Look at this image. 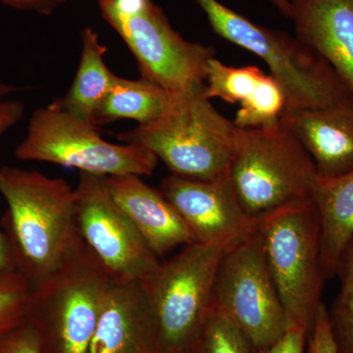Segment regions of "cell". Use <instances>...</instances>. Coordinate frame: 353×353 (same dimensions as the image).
<instances>
[{
  "label": "cell",
  "instance_id": "obj_1",
  "mask_svg": "<svg viewBox=\"0 0 353 353\" xmlns=\"http://www.w3.org/2000/svg\"><path fill=\"white\" fill-rule=\"evenodd\" d=\"M0 194L7 203L0 225L14 267L32 288L83 243L77 224L75 189L64 179L0 166Z\"/></svg>",
  "mask_w": 353,
  "mask_h": 353
},
{
  "label": "cell",
  "instance_id": "obj_2",
  "mask_svg": "<svg viewBox=\"0 0 353 353\" xmlns=\"http://www.w3.org/2000/svg\"><path fill=\"white\" fill-rule=\"evenodd\" d=\"M238 127L216 110L204 83L171 92L163 114L150 124L118 134L148 148L173 175L211 181L229 175Z\"/></svg>",
  "mask_w": 353,
  "mask_h": 353
},
{
  "label": "cell",
  "instance_id": "obj_3",
  "mask_svg": "<svg viewBox=\"0 0 353 353\" xmlns=\"http://www.w3.org/2000/svg\"><path fill=\"white\" fill-rule=\"evenodd\" d=\"M229 178L241 206L255 219L312 199L320 181L312 159L282 119L269 127L238 128Z\"/></svg>",
  "mask_w": 353,
  "mask_h": 353
},
{
  "label": "cell",
  "instance_id": "obj_4",
  "mask_svg": "<svg viewBox=\"0 0 353 353\" xmlns=\"http://www.w3.org/2000/svg\"><path fill=\"white\" fill-rule=\"evenodd\" d=\"M196 1L218 36L267 64L284 90V112L328 108L353 97L332 67L299 39L262 27L218 0Z\"/></svg>",
  "mask_w": 353,
  "mask_h": 353
},
{
  "label": "cell",
  "instance_id": "obj_5",
  "mask_svg": "<svg viewBox=\"0 0 353 353\" xmlns=\"http://www.w3.org/2000/svg\"><path fill=\"white\" fill-rule=\"evenodd\" d=\"M114 278L85 243L32 288L27 323L43 353H88Z\"/></svg>",
  "mask_w": 353,
  "mask_h": 353
},
{
  "label": "cell",
  "instance_id": "obj_6",
  "mask_svg": "<svg viewBox=\"0 0 353 353\" xmlns=\"http://www.w3.org/2000/svg\"><path fill=\"white\" fill-rule=\"evenodd\" d=\"M265 259L290 326L310 332L326 278L320 260V220L312 199L259 218Z\"/></svg>",
  "mask_w": 353,
  "mask_h": 353
},
{
  "label": "cell",
  "instance_id": "obj_7",
  "mask_svg": "<svg viewBox=\"0 0 353 353\" xmlns=\"http://www.w3.org/2000/svg\"><path fill=\"white\" fill-rule=\"evenodd\" d=\"M101 16L122 38L141 79L168 92L204 83L210 46L187 41L152 0H97Z\"/></svg>",
  "mask_w": 353,
  "mask_h": 353
},
{
  "label": "cell",
  "instance_id": "obj_8",
  "mask_svg": "<svg viewBox=\"0 0 353 353\" xmlns=\"http://www.w3.org/2000/svg\"><path fill=\"white\" fill-rule=\"evenodd\" d=\"M14 154L21 161L48 162L104 176H150L158 163L148 148L109 143L97 127L53 103L34 111Z\"/></svg>",
  "mask_w": 353,
  "mask_h": 353
},
{
  "label": "cell",
  "instance_id": "obj_9",
  "mask_svg": "<svg viewBox=\"0 0 353 353\" xmlns=\"http://www.w3.org/2000/svg\"><path fill=\"white\" fill-rule=\"evenodd\" d=\"M240 241L185 245L174 256L160 261L155 271L143 282L164 350H187L190 347L212 307L221 262Z\"/></svg>",
  "mask_w": 353,
  "mask_h": 353
},
{
  "label": "cell",
  "instance_id": "obj_10",
  "mask_svg": "<svg viewBox=\"0 0 353 353\" xmlns=\"http://www.w3.org/2000/svg\"><path fill=\"white\" fill-rule=\"evenodd\" d=\"M212 305L259 352L273 345L290 328L257 230L234 245L221 262Z\"/></svg>",
  "mask_w": 353,
  "mask_h": 353
},
{
  "label": "cell",
  "instance_id": "obj_11",
  "mask_svg": "<svg viewBox=\"0 0 353 353\" xmlns=\"http://www.w3.org/2000/svg\"><path fill=\"white\" fill-rule=\"evenodd\" d=\"M75 192L77 224L83 243L114 279L145 282L160 260L114 201L105 176L81 172Z\"/></svg>",
  "mask_w": 353,
  "mask_h": 353
},
{
  "label": "cell",
  "instance_id": "obj_12",
  "mask_svg": "<svg viewBox=\"0 0 353 353\" xmlns=\"http://www.w3.org/2000/svg\"><path fill=\"white\" fill-rule=\"evenodd\" d=\"M159 190L189 227L194 243L241 241L259 226V219L241 206L229 175L201 181L171 174Z\"/></svg>",
  "mask_w": 353,
  "mask_h": 353
},
{
  "label": "cell",
  "instance_id": "obj_13",
  "mask_svg": "<svg viewBox=\"0 0 353 353\" xmlns=\"http://www.w3.org/2000/svg\"><path fill=\"white\" fill-rule=\"evenodd\" d=\"M163 350L143 283L114 279L88 353H162Z\"/></svg>",
  "mask_w": 353,
  "mask_h": 353
},
{
  "label": "cell",
  "instance_id": "obj_14",
  "mask_svg": "<svg viewBox=\"0 0 353 353\" xmlns=\"http://www.w3.org/2000/svg\"><path fill=\"white\" fill-rule=\"evenodd\" d=\"M321 180L353 172V97L328 108L283 113Z\"/></svg>",
  "mask_w": 353,
  "mask_h": 353
},
{
  "label": "cell",
  "instance_id": "obj_15",
  "mask_svg": "<svg viewBox=\"0 0 353 353\" xmlns=\"http://www.w3.org/2000/svg\"><path fill=\"white\" fill-rule=\"evenodd\" d=\"M296 38L332 67L353 95V0H290Z\"/></svg>",
  "mask_w": 353,
  "mask_h": 353
},
{
  "label": "cell",
  "instance_id": "obj_16",
  "mask_svg": "<svg viewBox=\"0 0 353 353\" xmlns=\"http://www.w3.org/2000/svg\"><path fill=\"white\" fill-rule=\"evenodd\" d=\"M114 201L126 213L155 255L160 259L181 245L194 243L189 227L161 190L141 176H105Z\"/></svg>",
  "mask_w": 353,
  "mask_h": 353
},
{
  "label": "cell",
  "instance_id": "obj_17",
  "mask_svg": "<svg viewBox=\"0 0 353 353\" xmlns=\"http://www.w3.org/2000/svg\"><path fill=\"white\" fill-rule=\"evenodd\" d=\"M312 201L320 220V260L326 280L353 241V172L332 180L320 179Z\"/></svg>",
  "mask_w": 353,
  "mask_h": 353
},
{
  "label": "cell",
  "instance_id": "obj_18",
  "mask_svg": "<svg viewBox=\"0 0 353 353\" xmlns=\"http://www.w3.org/2000/svg\"><path fill=\"white\" fill-rule=\"evenodd\" d=\"M81 38L82 55L74 82L63 99L52 103L94 126L95 112L116 75L106 66V48L99 41L97 32L90 27L85 28Z\"/></svg>",
  "mask_w": 353,
  "mask_h": 353
},
{
  "label": "cell",
  "instance_id": "obj_19",
  "mask_svg": "<svg viewBox=\"0 0 353 353\" xmlns=\"http://www.w3.org/2000/svg\"><path fill=\"white\" fill-rule=\"evenodd\" d=\"M170 99V92L150 81L116 76L95 112L94 126L120 119L134 120L139 125L150 124L163 114Z\"/></svg>",
  "mask_w": 353,
  "mask_h": 353
},
{
  "label": "cell",
  "instance_id": "obj_20",
  "mask_svg": "<svg viewBox=\"0 0 353 353\" xmlns=\"http://www.w3.org/2000/svg\"><path fill=\"white\" fill-rule=\"evenodd\" d=\"M265 74L255 66H228L216 59L209 60L204 94L209 99H218L228 103H241L254 92Z\"/></svg>",
  "mask_w": 353,
  "mask_h": 353
},
{
  "label": "cell",
  "instance_id": "obj_21",
  "mask_svg": "<svg viewBox=\"0 0 353 353\" xmlns=\"http://www.w3.org/2000/svg\"><path fill=\"white\" fill-rule=\"evenodd\" d=\"M187 350L189 353H260L252 341L213 305Z\"/></svg>",
  "mask_w": 353,
  "mask_h": 353
},
{
  "label": "cell",
  "instance_id": "obj_22",
  "mask_svg": "<svg viewBox=\"0 0 353 353\" xmlns=\"http://www.w3.org/2000/svg\"><path fill=\"white\" fill-rule=\"evenodd\" d=\"M234 123L240 129H256L275 125L285 109L282 85L271 75H264L253 94L241 102Z\"/></svg>",
  "mask_w": 353,
  "mask_h": 353
},
{
  "label": "cell",
  "instance_id": "obj_23",
  "mask_svg": "<svg viewBox=\"0 0 353 353\" xmlns=\"http://www.w3.org/2000/svg\"><path fill=\"white\" fill-rule=\"evenodd\" d=\"M340 290L331 309L330 325L339 353H353V241L339 263Z\"/></svg>",
  "mask_w": 353,
  "mask_h": 353
},
{
  "label": "cell",
  "instance_id": "obj_24",
  "mask_svg": "<svg viewBox=\"0 0 353 353\" xmlns=\"http://www.w3.org/2000/svg\"><path fill=\"white\" fill-rule=\"evenodd\" d=\"M32 285L15 269L0 272V336L27 322Z\"/></svg>",
  "mask_w": 353,
  "mask_h": 353
},
{
  "label": "cell",
  "instance_id": "obj_25",
  "mask_svg": "<svg viewBox=\"0 0 353 353\" xmlns=\"http://www.w3.org/2000/svg\"><path fill=\"white\" fill-rule=\"evenodd\" d=\"M306 353H339L330 325L328 308L323 303L309 332Z\"/></svg>",
  "mask_w": 353,
  "mask_h": 353
},
{
  "label": "cell",
  "instance_id": "obj_26",
  "mask_svg": "<svg viewBox=\"0 0 353 353\" xmlns=\"http://www.w3.org/2000/svg\"><path fill=\"white\" fill-rule=\"evenodd\" d=\"M0 353H43L36 333L27 322L0 336Z\"/></svg>",
  "mask_w": 353,
  "mask_h": 353
},
{
  "label": "cell",
  "instance_id": "obj_27",
  "mask_svg": "<svg viewBox=\"0 0 353 353\" xmlns=\"http://www.w3.org/2000/svg\"><path fill=\"white\" fill-rule=\"evenodd\" d=\"M308 332L301 327L290 326L277 341L260 353H306Z\"/></svg>",
  "mask_w": 353,
  "mask_h": 353
},
{
  "label": "cell",
  "instance_id": "obj_28",
  "mask_svg": "<svg viewBox=\"0 0 353 353\" xmlns=\"http://www.w3.org/2000/svg\"><path fill=\"white\" fill-rule=\"evenodd\" d=\"M6 6L21 11H34L41 15H50L66 0H0Z\"/></svg>",
  "mask_w": 353,
  "mask_h": 353
},
{
  "label": "cell",
  "instance_id": "obj_29",
  "mask_svg": "<svg viewBox=\"0 0 353 353\" xmlns=\"http://www.w3.org/2000/svg\"><path fill=\"white\" fill-rule=\"evenodd\" d=\"M24 113L25 108L21 102L0 101V137L15 126Z\"/></svg>",
  "mask_w": 353,
  "mask_h": 353
},
{
  "label": "cell",
  "instance_id": "obj_30",
  "mask_svg": "<svg viewBox=\"0 0 353 353\" xmlns=\"http://www.w3.org/2000/svg\"><path fill=\"white\" fill-rule=\"evenodd\" d=\"M12 269H15L12 253H11L6 234L0 225V272L12 270Z\"/></svg>",
  "mask_w": 353,
  "mask_h": 353
},
{
  "label": "cell",
  "instance_id": "obj_31",
  "mask_svg": "<svg viewBox=\"0 0 353 353\" xmlns=\"http://www.w3.org/2000/svg\"><path fill=\"white\" fill-rule=\"evenodd\" d=\"M285 17L290 18L292 14V4L290 0H269Z\"/></svg>",
  "mask_w": 353,
  "mask_h": 353
},
{
  "label": "cell",
  "instance_id": "obj_32",
  "mask_svg": "<svg viewBox=\"0 0 353 353\" xmlns=\"http://www.w3.org/2000/svg\"><path fill=\"white\" fill-rule=\"evenodd\" d=\"M14 90H15V88L6 85V83L0 82V97L9 94V92H14Z\"/></svg>",
  "mask_w": 353,
  "mask_h": 353
},
{
  "label": "cell",
  "instance_id": "obj_33",
  "mask_svg": "<svg viewBox=\"0 0 353 353\" xmlns=\"http://www.w3.org/2000/svg\"><path fill=\"white\" fill-rule=\"evenodd\" d=\"M162 353H189L188 350H183V348H166Z\"/></svg>",
  "mask_w": 353,
  "mask_h": 353
}]
</instances>
